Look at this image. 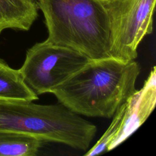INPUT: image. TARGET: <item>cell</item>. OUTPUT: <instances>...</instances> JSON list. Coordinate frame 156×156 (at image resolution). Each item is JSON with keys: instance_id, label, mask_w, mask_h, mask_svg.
I'll use <instances>...</instances> for the list:
<instances>
[{"instance_id": "cell-1", "label": "cell", "mask_w": 156, "mask_h": 156, "mask_svg": "<svg viewBox=\"0 0 156 156\" xmlns=\"http://www.w3.org/2000/svg\"><path fill=\"white\" fill-rule=\"evenodd\" d=\"M140 73L134 60L112 57L91 60L52 93L60 104L80 116L110 118L136 90Z\"/></svg>"}, {"instance_id": "cell-2", "label": "cell", "mask_w": 156, "mask_h": 156, "mask_svg": "<svg viewBox=\"0 0 156 156\" xmlns=\"http://www.w3.org/2000/svg\"><path fill=\"white\" fill-rule=\"evenodd\" d=\"M47 40L91 60L111 57L109 18L101 0H37Z\"/></svg>"}, {"instance_id": "cell-3", "label": "cell", "mask_w": 156, "mask_h": 156, "mask_svg": "<svg viewBox=\"0 0 156 156\" xmlns=\"http://www.w3.org/2000/svg\"><path fill=\"white\" fill-rule=\"evenodd\" d=\"M90 60L77 51L46 40L27 51L19 70L25 83L37 94L52 93Z\"/></svg>"}, {"instance_id": "cell-4", "label": "cell", "mask_w": 156, "mask_h": 156, "mask_svg": "<svg viewBox=\"0 0 156 156\" xmlns=\"http://www.w3.org/2000/svg\"><path fill=\"white\" fill-rule=\"evenodd\" d=\"M156 0H101L110 21V54L130 61L137 57L143 38L152 33Z\"/></svg>"}, {"instance_id": "cell-5", "label": "cell", "mask_w": 156, "mask_h": 156, "mask_svg": "<svg viewBox=\"0 0 156 156\" xmlns=\"http://www.w3.org/2000/svg\"><path fill=\"white\" fill-rule=\"evenodd\" d=\"M156 104V68L151 71L143 87L126 101V110L116 136L107 147L110 151L123 143L148 118Z\"/></svg>"}, {"instance_id": "cell-6", "label": "cell", "mask_w": 156, "mask_h": 156, "mask_svg": "<svg viewBox=\"0 0 156 156\" xmlns=\"http://www.w3.org/2000/svg\"><path fill=\"white\" fill-rule=\"evenodd\" d=\"M38 9L37 0H0V34L6 29L29 30Z\"/></svg>"}, {"instance_id": "cell-7", "label": "cell", "mask_w": 156, "mask_h": 156, "mask_svg": "<svg viewBox=\"0 0 156 156\" xmlns=\"http://www.w3.org/2000/svg\"><path fill=\"white\" fill-rule=\"evenodd\" d=\"M37 94L25 83L19 69L0 58V101H34Z\"/></svg>"}, {"instance_id": "cell-8", "label": "cell", "mask_w": 156, "mask_h": 156, "mask_svg": "<svg viewBox=\"0 0 156 156\" xmlns=\"http://www.w3.org/2000/svg\"><path fill=\"white\" fill-rule=\"evenodd\" d=\"M43 141L26 133L0 131V156H35Z\"/></svg>"}, {"instance_id": "cell-9", "label": "cell", "mask_w": 156, "mask_h": 156, "mask_svg": "<svg viewBox=\"0 0 156 156\" xmlns=\"http://www.w3.org/2000/svg\"><path fill=\"white\" fill-rule=\"evenodd\" d=\"M126 106V105L125 102L118 108L113 116V120L108 129L102 135L100 139L96 142V143L89 151H88L84 154V155L93 156L99 155L104 151H107L108 145L113 138L116 136L118 131L119 129L125 112Z\"/></svg>"}]
</instances>
